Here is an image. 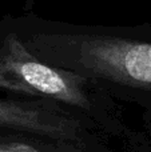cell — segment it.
Masks as SVG:
<instances>
[{"label":"cell","instance_id":"3957f363","mask_svg":"<svg viewBox=\"0 0 151 152\" xmlns=\"http://www.w3.org/2000/svg\"><path fill=\"white\" fill-rule=\"evenodd\" d=\"M79 119L64 105L48 100L0 99V128L39 135L54 140L78 137Z\"/></svg>","mask_w":151,"mask_h":152},{"label":"cell","instance_id":"6da1fadb","mask_svg":"<svg viewBox=\"0 0 151 152\" xmlns=\"http://www.w3.org/2000/svg\"><path fill=\"white\" fill-rule=\"evenodd\" d=\"M21 43L54 67L151 107V26H102L28 13L5 18Z\"/></svg>","mask_w":151,"mask_h":152},{"label":"cell","instance_id":"7a4b0ae2","mask_svg":"<svg viewBox=\"0 0 151 152\" xmlns=\"http://www.w3.org/2000/svg\"><path fill=\"white\" fill-rule=\"evenodd\" d=\"M0 89L58 103L88 115L106 107V92L76 72L44 63L21 43L16 32L0 20Z\"/></svg>","mask_w":151,"mask_h":152},{"label":"cell","instance_id":"277c9868","mask_svg":"<svg viewBox=\"0 0 151 152\" xmlns=\"http://www.w3.org/2000/svg\"><path fill=\"white\" fill-rule=\"evenodd\" d=\"M0 152H47L43 151L37 147L29 144H24V143H16V142H10L5 139H0Z\"/></svg>","mask_w":151,"mask_h":152}]
</instances>
